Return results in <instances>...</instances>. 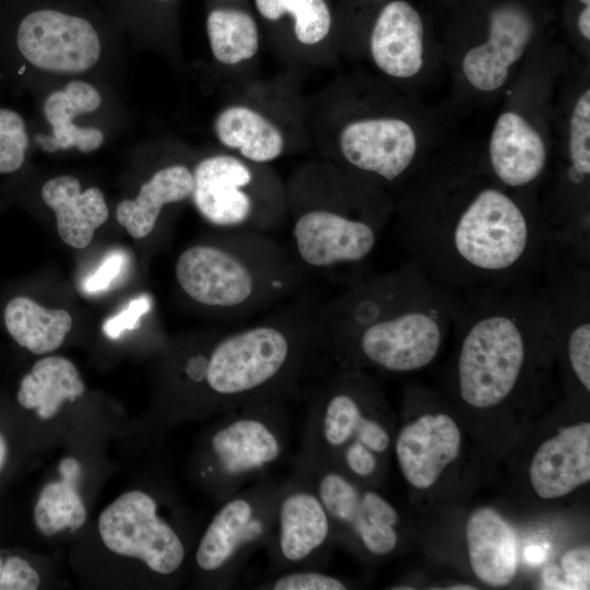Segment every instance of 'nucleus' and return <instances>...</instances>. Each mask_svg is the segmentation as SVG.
I'll use <instances>...</instances> for the list:
<instances>
[{
    "label": "nucleus",
    "instance_id": "f257e3e1",
    "mask_svg": "<svg viewBox=\"0 0 590 590\" xmlns=\"http://www.w3.org/2000/svg\"><path fill=\"white\" fill-rule=\"evenodd\" d=\"M451 184L402 210L398 237L408 261L461 295L530 281L551 237L542 215L488 182Z\"/></svg>",
    "mask_w": 590,
    "mask_h": 590
},
{
    "label": "nucleus",
    "instance_id": "f03ea898",
    "mask_svg": "<svg viewBox=\"0 0 590 590\" xmlns=\"http://www.w3.org/2000/svg\"><path fill=\"white\" fill-rule=\"evenodd\" d=\"M461 296L405 261L368 273L315 308L317 346L339 368L411 373L428 366L453 326Z\"/></svg>",
    "mask_w": 590,
    "mask_h": 590
},
{
    "label": "nucleus",
    "instance_id": "7ed1b4c3",
    "mask_svg": "<svg viewBox=\"0 0 590 590\" xmlns=\"http://www.w3.org/2000/svg\"><path fill=\"white\" fill-rule=\"evenodd\" d=\"M315 308L298 299L179 354L176 379L185 392V414H223L251 402L298 394V382L318 349Z\"/></svg>",
    "mask_w": 590,
    "mask_h": 590
},
{
    "label": "nucleus",
    "instance_id": "20e7f679",
    "mask_svg": "<svg viewBox=\"0 0 590 590\" xmlns=\"http://www.w3.org/2000/svg\"><path fill=\"white\" fill-rule=\"evenodd\" d=\"M286 193L292 253L305 271L342 278L368 273L391 213L374 185L335 166L298 173Z\"/></svg>",
    "mask_w": 590,
    "mask_h": 590
},
{
    "label": "nucleus",
    "instance_id": "39448f33",
    "mask_svg": "<svg viewBox=\"0 0 590 590\" xmlns=\"http://www.w3.org/2000/svg\"><path fill=\"white\" fill-rule=\"evenodd\" d=\"M460 296L453 322L459 394L472 408H494L517 388L531 345L555 337L551 304L544 288L530 281Z\"/></svg>",
    "mask_w": 590,
    "mask_h": 590
},
{
    "label": "nucleus",
    "instance_id": "423d86ee",
    "mask_svg": "<svg viewBox=\"0 0 590 590\" xmlns=\"http://www.w3.org/2000/svg\"><path fill=\"white\" fill-rule=\"evenodd\" d=\"M257 231H224L178 257L175 275L193 303L237 320L279 304L303 285L307 271L291 250Z\"/></svg>",
    "mask_w": 590,
    "mask_h": 590
},
{
    "label": "nucleus",
    "instance_id": "0eeeda50",
    "mask_svg": "<svg viewBox=\"0 0 590 590\" xmlns=\"http://www.w3.org/2000/svg\"><path fill=\"white\" fill-rule=\"evenodd\" d=\"M288 400L270 398L238 406L221 414L206 433L196 473L219 502L284 459L290 445Z\"/></svg>",
    "mask_w": 590,
    "mask_h": 590
},
{
    "label": "nucleus",
    "instance_id": "6e6552de",
    "mask_svg": "<svg viewBox=\"0 0 590 590\" xmlns=\"http://www.w3.org/2000/svg\"><path fill=\"white\" fill-rule=\"evenodd\" d=\"M190 200L200 216L223 231L269 233L286 216V193L264 165L215 153L192 168Z\"/></svg>",
    "mask_w": 590,
    "mask_h": 590
},
{
    "label": "nucleus",
    "instance_id": "1a4fd4ad",
    "mask_svg": "<svg viewBox=\"0 0 590 590\" xmlns=\"http://www.w3.org/2000/svg\"><path fill=\"white\" fill-rule=\"evenodd\" d=\"M376 402L374 384L361 369L339 368L310 394L298 455L334 467L347 448L361 444L384 456L391 436L373 409Z\"/></svg>",
    "mask_w": 590,
    "mask_h": 590
},
{
    "label": "nucleus",
    "instance_id": "9d476101",
    "mask_svg": "<svg viewBox=\"0 0 590 590\" xmlns=\"http://www.w3.org/2000/svg\"><path fill=\"white\" fill-rule=\"evenodd\" d=\"M280 485L268 473L221 502L193 556L200 578L208 586H237L251 555L269 539Z\"/></svg>",
    "mask_w": 590,
    "mask_h": 590
},
{
    "label": "nucleus",
    "instance_id": "9b49d317",
    "mask_svg": "<svg viewBox=\"0 0 590 590\" xmlns=\"http://www.w3.org/2000/svg\"><path fill=\"white\" fill-rule=\"evenodd\" d=\"M299 467L319 494L331 520L335 542H346L373 557L393 553L399 544L396 507L376 491L331 465L297 455Z\"/></svg>",
    "mask_w": 590,
    "mask_h": 590
},
{
    "label": "nucleus",
    "instance_id": "f8f14e48",
    "mask_svg": "<svg viewBox=\"0 0 590 590\" xmlns=\"http://www.w3.org/2000/svg\"><path fill=\"white\" fill-rule=\"evenodd\" d=\"M281 482L272 529L264 545L269 574L291 569H323L335 542L332 520L306 473L291 464Z\"/></svg>",
    "mask_w": 590,
    "mask_h": 590
},
{
    "label": "nucleus",
    "instance_id": "ddd939ff",
    "mask_svg": "<svg viewBox=\"0 0 590 590\" xmlns=\"http://www.w3.org/2000/svg\"><path fill=\"white\" fill-rule=\"evenodd\" d=\"M97 526L107 550L140 560L158 577H175L186 563L181 531L158 512L157 500L146 492L118 496L101 512Z\"/></svg>",
    "mask_w": 590,
    "mask_h": 590
},
{
    "label": "nucleus",
    "instance_id": "4468645a",
    "mask_svg": "<svg viewBox=\"0 0 590 590\" xmlns=\"http://www.w3.org/2000/svg\"><path fill=\"white\" fill-rule=\"evenodd\" d=\"M15 44L27 63L54 74L84 73L102 55L96 27L79 14L57 8H40L24 15Z\"/></svg>",
    "mask_w": 590,
    "mask_h": 590
},
{
    "label": "nucleus",
    "instance_id": "2eb2a0df",
    "mask_svg": "<svg viewBox=\"0 0 590 590\" xmlns=\"http://www.w3.org/2000/svg\"><path fill=\"white\" fill-rule=\"evenodd\" d=\"M418 142L412 126L393 117H373L347 122L338 138L345 170L358 177L393 182L413 165Z\"/></svg>",
    "mask_w": 590,
    "mask_h": 590
},
{
    "label": "nucleus",
    "instance_id": "dca6fc26",
    "mask_svg": "<svg viewBox=\"0 0 590 590\" xmlns=\"http://www.w3.org/2000/svg\"><path fill=\"white\" fill-rule=\"evenodd\" d=\"M535 32L531 12L521 3L506 1L489 13L486 42L469 49L462 59L468 82L482 92H494L507 81L510 67L524 54Z\"/></svg>",
    "mask_w": 590,
    "mask_h": 590
},
{
    "label": "nucleus",
    "instance_id": "f3484780",
    "mask_svg": "<svg viewBox=\"0 0 590 590\" xmlns=\"http://www.w3.org/2000/svg\"><path fill=\"white\" fill-rule=\"evenodd\" d=\"M460 448L461 432L445 413L424 414L404 425L394 444L402 475L418 489L432 487Z\"/></svg>",
    "mask_w": 590,
    "mask_h": 590
},
{
    "label": "nucleus",
    "instance_id": "a211bd4d",
    "mask_svg": "<svg viewBox=\"0 0 590 590\" xmlns=\"http://www.w3.org/2000/svg\"><path fill=\"white\" fill-rule=\"evenodd\" d=\"M488 163L497 182L507 189H521L543 175L547 149L541 134L520 114L509 110L495 121Z\"/></svg>",
    "mask_w": 590,
    "mask_h": 590
},
{
    "label": "nucleus",
    "instance_id": "6ab92c4d",
    "mask_svg": "<svg viewBox=\"0 0 590 590\" xmlns=\"http://www.w3.org/2000/svg\"><path fill=\"white\" fill-rule=\"evenodd\" d=\"M530 481L543 499L563 497L590 481V423L563 427L536 450Z\"/></svg>",
    "mask_w": 590,
    "mask_h": 590
},
{
    "label": "nucleus",
    "instance_id": "aec40b11",
    "mask_svg": "<svg viewBox=\"0 0 590 590\" xmlns=\"http://www.w3.org/2000/svg\"><path fill=\"white\" fill-rule=\"evenodd\" d=\"M424 27L420 13L404 0H393L379 12L371 30V58L385 74L408 79L423 67Z\"/></svg>",
    "mask_w": 590,
    "mask_h": 590
},
{
    "label": "nucleus",
    "instance_id": "412c9836",
    "mask_svg": "<svg viewBox=\"0 0 590 590\" xmlns=\"http://www.w3.org/2000/svg\"><path fill=\"white\" fill-rule=\"evenodd\" d=\"M101 104L97 88L82 80L70 81L63 88L50 93L43 111L51 133L39 135L37 143L48 153L72 148L84 153L97 150L104 142L103 131L95 127H80L73 119L95 111Z\"/></svg>",
    "mask_w": 590,
    "mask_h": 590
},
{
    "label": "nucleus",
    "instance_id": "4be33fe9",
    "mask_svg": "<svg viewBox=\"0 0 590 590\" xmlns=\"http://www.w3.org/2000/svg\"><path fill=\"white\" fill-rule=\"evenodd\" d=\"M471 568L485 585L504 587L517 573L518 545L511 526L489 507L475 510L465 527Z\"/></svg>",
    "mask_w": 590,
    "mask_h": 590
},
{
    "label": "nucleus",
    "instance_id": "5701e85b",
    "mask_svg": "<svg viewBox=\"0 0 590 590\" xmlns=\"http://www.w3.org/2000/svg\"><path fill=\"white\" fill-rule=\"evenodd\" d=\"M42 199L56 214L60 238L70 247L83 249L90 245L95 231L108 219V208L101 189L81 191L78 178L61 175L42 187Z\"/></svg>",
    "mask_w": 590,
    "mask_h": 590
},
{
    "label": "nucleus",
    "instance_id": "b1692460",
    "mask_svg": "<svg viewBox=\"0 0 590 590\" xmlns=\"http://www.w3.org/2000/svg\"><path fill=\"white\" fill-rule=\"evenodd\" d=\"M192 186V169L186 164L165 165L142 184L134 199L117 205L116 219L130 236L144 238L154 231L165 206L190 198Z\"/></svg>",
    "mask_w": 590,
    "mask_h": 590
},
{
    "label": "nucleus",
    "instance_id": "393cba45",
    "mask_svg": "<svg viewBox=\"0 0 590 590\" xmlns=\"http://www.w3.org/2000/svg\"><path fill=\"white\" fill-rule=\"evenodd\" d=\"M213 131L223 146L255 164L271 163L285 151V138L280 128L246 105L223 108L214 119Z\"/></svg>",
    "mask_w": 590,
    "mask_h": 590
},
{
    "label": "nucleus",
    "instance_id": "a878e982",
    "mask_svg": "<svg viewBox=\"0 0 590 590\" xmlns=\"http://www.w3.org/2000/svg\"><path fill=\"white\" fill-rule=\"evenodd\" d=\"M84 389L80 373L70 359L46 356L22 378L17 401L24 409L35 410L39 418L50 420L66 401L73 402Z\"/></svg>",
    "mask_w": 590,
    "mask_h": 590
},
{
    "label": "nucleus",
    "instance_id": "bb28decb",
    "mask_svg": "<svg viewBox=\"0 0 590 590\" xmlns=\"http://www.w3.org/2000/svg\"><path fill=\"white\" fill-rule=\"evenodd\" d=\"M3 318L13 340L37 355L57 350L72 328V317L67 310L46 308L26 296L12 298Z\"/></svg>",
    "mask_w": 590,
    "mask_h": 590
},
{
    "label": "nucleus",
    "instance_id": "cd10ccee",
    "mask_svg": "<svg viewBox=\"0 0 590 590\" xmlns=\"http://www.w3.org/2000/svg\"><path fill=\"white\" fill-rule=\"evenodd\" d=\"M206 34L213 57L235 66L256 56L259 31L253 17L237 8H217L206 19Z\"/></svg>",
    "mask_w": 590,
    "mask_h": 590
},
{
    "label": "nucleus",
    "instance_id": "c85d7f7f",
    "mask_svg": "<svg viewBox=\"0 0 590 590\" xmlns=\"http://www.w3.org/2000/svg\"><path fill=\"white\" fill-rule=\"evenodd\" d=\"M75 483L61 477L43 487L35 504L34 521L44 535L51 536L64 529L75 531L85 523L87 512Z\"/></svg>",
    "mask_w": 590,
    "mask_h": 590
},
{
    "label": "nucleus",
    "instance_id": "c756f323",
    "mask_svg": "<svg viewBox=\"0 0 590 590\" xmlns=\"http://www.w3.org/2000/svg\"><path fill=\"white\" fill-rule=\"evenodd\" d=\"M255 4L258 12L270 21L291 14L294 34L303 45L319 44L330 32L331 13L326 0H255Z\"/></svg>",
    "mask_w": 590,
    "mask_h": 590
},
{
    "label": "nucleus",
    "instance_id": "7c9ffc66",
    "mask_svg": "<svg viewBox=\"0 0 590 590\" xmlns=\"http://www.w3.org/2000/svg\"><path fill=\"white\" fill-rule=\"evenodd\" d=\"M252 588L264 590H345L349 588V583L342 577L326 574L323 569L299 568L268 574Z\"/></svg>",
    "mask_w": 590,
    "mask_h": 590
},
{
    "label": "nucleus",
    "instance_id": "2f4dec72",
    "mask_svg": "<svg viewBox=\"0 0 590 590\" xmlns=\"http://www.w3.org/2000/svg\"><path fill=\"white\" fill-rule=\"evenodd\" d=\"M28 142L22 116L0 107V174L13 173L23 165Z\"/></svg>",
    "mask_w": 590,
    "mask_h": 590
},
{
    "label": "nucleus",
    "instance_id": "473e14b6",
    "mask_svg": "<svg viewBox=\"0 0 590 590\" xmlns=\"http://www.w3.org/2000/svg\"><path fill=\"white\" fill-rule=\"evenodd\" d=\"M569 164L580 174H590V90L577 99L569 120Z\"/></svg>",
    "mask_w": 590,
    "mask_h": 590
},
{
    "label": "nucleus",
    "instance_id": "72a5a7b5",
    "mask_svg": "<svg viewBox=\"0 0 590 590\" xmlns=\"http://www.w3.org/2000/svg\"><path fill=\"white\" fill-rule=\"evenodd\" d=\"M564 339L568 363L579 384L590 391V324L557 331Z\"/></svg>",
    "mask_w": 590,
    "mask_h": 590
},
{
    "label": "nucleus",
    "instance_id": "f704fd0d",
    "mask_svg": "<svg viewBox=\"0 0 590 590\" xmlns=\"http://www.w3.org/2000/svg\"><path fill=\"white\" fill-rule=\"evenodd\" d=\"M128 262L127 252L111 250L104 257L97 270L82 282L83 292L95 295L108 291L123 276Z\"/></svg>",
    "mask_w": 590,
    "mask_h": 590
},
{
    "label": "nucleus",
    "instance_id": "c9c22d12",
    "mask_svg": "<svg viewBox=\"0 0 590 590\" xmlns=\"http://www.w3.org/2000/svg\"><path fill=\"white\" fill-rule=\"evenodd\" d=\"M152 305L153 299L149 294L132 298L121 311L103 323L104 334L116 340L123 332L135 330L141 324V318L152 309Z\"/></svg>",
    "mask_w": 590,
    "mask_h": 590
},
{
    "label": "nucleus",
    "instance_id": "e433bc0d",
    "mask_svg": "<svg viewBox=\"0 0 590 590\" xmlns=\"http://www.w3.org/2000/svg\"><path fill=\"white\" fill-rule=\"evenodd\" d=\"M560 571L566 589H589L590 550L583 545L567 551L560 559Z\"/></svg>",
    "mask_w": 590,
    "mask_h": 590
},
{
    "label": "nucleus",
    "instance_id": "4c0bfd02",
    "mask_svg": "<svg viewBox=\"0 0 590 590\" xmlns=\"http://www.w3.org/2000/svg\"><path fill=\"white\" fill-rule=\"evenodd\" d=\"M39 585V574L27 560L19 556L4 559L0 590H35Z\"/></svg>",
    "mask_w": 590,
    "mask_h": 590
},
{
    "label": "nucleus",
    "instance_id": "58836bf2",
    "mask_svg": "<svg viewBox=\"0 0 590 590\" xmlns=\"http://www.w3.org/2000/svg\"><path fill=\"white\" fill-rule=\"evenodd\" d=\"M59 471L61 477L78 481L81 467L78 460L73 458H66L61 461Z\"/></svg>",
    "mask_w": 590,
    "mask_h": 590
},
{
    "label": "nucleus",
    "instance_id": "ea45409f",
    "mask_svg": "<svg viewBox=\"0 0 590 590\" xmlns=\"http://www.w3.org/2000/svg\"><path fill=\"white\" fill-rule=\"evenodd\" d=\"M578 28L582 37L590 39V4L585 5L577 20Z\"/></svg>",
    "mask_w": 590,
    "mask_h": 590
},
{
    "label": "nucleus",
    "instance_id": "a19ab883",
    "mask_svg": "<svg viewBox=\"0 0 590 590\" xmlns=\"http://www.w3.org/2000/svg\"><path fill=\"white\" fill-rule=\"evenodd\" d=\"M8 457V445L4 437L0 434V472L3 469Z\"/></svg>",
    "mask_w": 590,
    "mask_h": 590
},
{
    "label": "nucleus",
    "instance_id": "79ce46f5",
    "mask_svg": "<svg viewBox=\"0 0 590 590\" xmlns=\"http://www.w3.org/2000/svg\"><path fill=\"white\" fill-rule=\"evenodd\" d=\"M450 590H471V589H475L474 587L470 586V585H456V586H452L450 588H448Z\"/></svg>",
    "mask_w": 590,
    "mask_h": 590
},
{
    "label": "nucleus",
    "instance_id": "37998d69",
    "mask_svg": "<svg viewBox=\"0 0 590 590\" xmlns=\"http://www.w3.org/2000/svg\"><path fill=\"white\" fill-rule=\"evenodd\" d=\"M3 564H4V559H2V558L0 557V580H1V577H2Z\"/></svg>",
    "mask_w": 590,
    "mask_h": 590
},
{
    "label": "nucleus",
    "instance_id": "c03bdc74",
    "mask_svg": "<svg viewBox=\"0 0 590 590\" xmlns=\"http://www.w3.org/2000/svg\"><path fill=\"white\" fill-rule=\"evenodd\" d=\"M580 2H582L585 5H589L590 4V0H579Z\"/></svg>",
    "mask_w": 590,
    "mask_h": 590
},
{
    "label": "nucleus",
    "instance_id": "a18cd8bd",
    "mask_svg": "<svg viewBox=\"0 0 590 590\" xmlns=\"http://www.w3.org/2000/svg\"><path fill=\"white\" fill-rule=\"evenodd\" d=\"M155 1H167V0H155Z\"/></svg>",
    "mask_w": 590,
    "mask_h": 590
}]
</instances>
